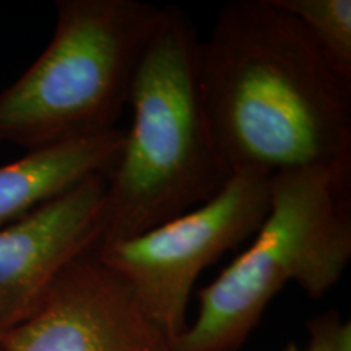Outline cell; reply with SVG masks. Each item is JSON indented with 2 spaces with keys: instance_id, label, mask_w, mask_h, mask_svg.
<instances>
[{
  "instance_id": "6da1fadb",
  "label": "cell",
  "mask_w": 351,
  "mask_h": 351,
  "mask_svg": "<svg viewBox=\"0 0 351 351\" xmlns=\"http://www.w3.org/2000/svg\"><path fill=\"white\" fill-rule=\"evenodd\" d=\"M199 86L231 173L351 168V82L271 0L219 10L199 47Z\"/></svg>"
},
{
  "instance_id": "7a4b0ae2",
  "label": "cell",
  "mask_w": 351,
  "mask_h": 351,
  "mask_svg": "<svg viewBox=\"0 0 351 351\" xmlns=\"http://www.w3.org/2000/svg\"><path fill=\"white\" fill-rule=\"evenodd\" d=\"M199 47L192 21L165 7L132 82V124L108 174L96 245L199 207L230 179L202 103Z\"/></svg>"
},
{
  "instance_id": "3957f363",
  "label": "cell",
  "mask_w": 351,
  "mask_h": 351,
  "mask_svg": "<svg viewBox=\"0 0 351 351\" xmlns=\"http://www.w3.org/2000/svg\"><path fill=\"white\" fill-rule=\"evenodd\" d=\"M351 168L271 176L270 207L252 244L199 293V313L178 351H236L285 285L320 298L351 258Z\"/></svg>"
},
{
  "instance_id": "277c9868",
  "label": "cell",
  "mask_w": 351,
  "mask_h": 351,
  "mask_svg": "<svg viewBox=\"0 0 351 351\" xmlns=\"http://www.w3.org/2000/svg\"><path fill=\"white\" fill-rule=\"evenodd\" d=\"M49 44L0 91V142L26 150L116 129L165 15L140 0H59Z\"/></svg>"
},
{
  "instance_id": "5b68a950",
  "label": "cell",
  "mask_w": 351,
  "mask_h": 351,
  "mask_svg": "<svg viewBox=\"0 0 351 351\" xmlns=\"http://www.w3.org/2000/svg\"><path fill=\"white\" fill-rule=\"evenodd\" d=\"M271 174L234 169L212 199L129 239L93 249L122 276L171 339L186 330L194 283L210 263L257 232L270 207Z\"/></svg>"
},
{
  "instance_id": "8992f818",
  "label": "cell",
  "mask_w": 351,
  "mask_h": 351,
  "mask_svg": "<svg viewBox=\"0 0 351 351\" xmlns=\"http://www.w3.org/2000/svg\"><path fill=\"white\" fill-rule=\"evenodd\" d=\"M2 351H178L130 285L93 251L69 263Z\"/></svg>"
},
{
  "instance_id": "52a82bcc",
  "label": "cell",
  "mask_w": 351,
  "mask_h": 351,
  "mask_svg": "<svg viewBox=\"0 0 351 351\" xmlns=\"http://www.w3.org/2000/svg\"><path fill=\"white\" fill-rule=\"evenodd\" d=\"M108 174H96L0 230V343L101 234ZM2 351V350H0Z\"/></svg>"
},
{
  "instance_id": "ba28073f",
  "label": "cell",
  "mask_w": 351,
  "mask_h": 351,
  "mask_svg": "<svg viewBox=\"0 0 351 351\" xmlns=\"http://www.w3.org/2000/svg\"><path fill=\"white\" fill-rule=\"evenodd\" d=\"M124 129L73 138L26 152L0 166V230L96 174H109L124 142Z\"/></svg>"
},
{
  "instance_id": "9c48e42d",
  "label": "cell",
  "mask_w": 351,
  "mask_h": 351,
  "mask_svg": "<svg viewBox=\"0 0 351 351\" xmlns=\"http://www.w3.org/2000/svg\"><path fill=\"white\" fill-rule=\"evenodd\" d=\"M300 21L328 62L351 82L350 0H271Z\"/></svg>"
},
{
  "instance_id": "30bf717a",
  "label": "cell",
  "mask_w": 351,
  "mask_h": 351,
  "mask_svg": "<svg viewBox=\"0 0 351 351\" xmlns=\"http://www.w3.org/2000/svg\"><path fill=\"white\" fill-rule=\"evenodd\" d=\"M287 351H300L289 346ZM306 351H351L350 324L341 322L335 314L324 315L311 324V346Z\"/></svg>"
}]
</instances>
